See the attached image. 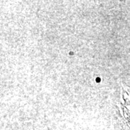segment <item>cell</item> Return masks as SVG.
Instances as JSON below:
<instances>
[{"label":"cell","mask_w":130,"mask_h":130,"mask_svg":"<svg viewBox=\"0 0 130 130\" xmlns=\"http://www.w3.org/2000/svg\"><path fill=\"white\" fill-rule=\"evenodd\" d=\"M123 86V90H121V103L124 113H122L123 118L124 119V123L126 126L130 129V89Z\"/></svg>","instance_id":"1"}]
</instances>
